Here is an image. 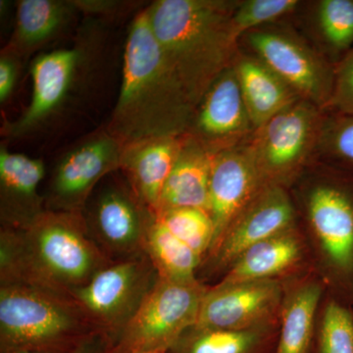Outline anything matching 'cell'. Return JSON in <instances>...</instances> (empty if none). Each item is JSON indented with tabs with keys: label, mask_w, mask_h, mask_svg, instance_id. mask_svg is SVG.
I'll use <instances>...</instances> for the list:
<instances>
[{
	"label": "cell",
	"mask_w": 353,
	"mask_h": 353,
	"mask_svg": "<svg viewBox=\"0 0 353 353\" xmlns=\"http://www.w3.org/2000/svg\"><path fill=\"white\" fill-rule=\"evenodd\" d=\"M196 108L162 54L146 9L139 11L125 44L120 94L106 130L123 145L189 134Z\"/></svg>",
	"instance_id": "obj_1"
},
{
	"label": "cell",
	"mask_w": 353,
	"mask_h": 353,
	"mask_svg": "<svg viewBox=\"0 0 353 353\" xmlns=\"http://www.w3.org/2000/svg\"><path fill=\"white\" fill-rule=\"evenodd\" d=\"M111 263L88 234L82 212L46 210L23 231L0 228V285L70 294Z\"/></svg>",
	"instance_id": "obj_2"
},
{
	"label": "cell",
	"mask_w": 353,
	"mask_h": 353,
	"mask_svg": "<svg viewBox=\"0 0 353 353\" xmlns=\"http://www.w3.org/2000/svg\"><path fill=\"white\" fill-rule=\"evenodd\" d=\"M239 3L157 0L145 7L162 54L196 109L216 79L233 66L238 39L232 18Z\"/></svg>",
	"instance_id": "obj_3"
},
{
	"label": "cell",
	"mask_w": 353,
	"mask_h": 353,
	"mask_svg": "<svg viewBox=\"0 0 353 353\" xmlns=\"http://www.w3.org/2000/svg\"><path fill=\"white\" fill-rule=\"evenodd\" d=\"M101 334L70 294L36 285H0V353L70 352Z\"/></svg>",
	"instance_id": "obj_4"
},
{
	"label": "cell",
	"mask_w": 353,
	"mask_h": 353,
	"mask_svg": "<svg viewBox=\"0 0 353 353\" xmlns=\"http://www.w3.org/2000/svg\"><path fill=\"white\" fill-rule=\"evenodd\" d=\"M208 288L199 281L158 279L141 307L111 343L108 353L167 350L196 326Z\"/></svg>",
	"instance_id": "obj_5"
},
{
	"label": "cell",
	"mask_w": 353,
	"mask_h": 353,
	"mask_svg": "<svg viewBox=\"0 0 353 353\" xmlns=\"http://www.w3.org/2000/svg\"><path fill=\"white\" fill-rule=\"evenodd\" d=\"M113 175L99 183L82 214L95 245L109 261L119 262L145 254L153 211L137 196L124 176Z\"/></svg>",
	"instance_id": "obj_6"
},
{
	"label": "cell",
	"mask_w": 353,
	"mask_h": 353,
	"mask_svg": "<svg viewBox=\"0 0 353 353\" xmlns=\"http://www.w3.org/2000/svg\"><path fill=\"white\" fill-rule=\"evenodd\" d=\"M158 275L148 255L112 262L70 296L112 341L134 317L157 284Z\"/></svg>",
	"instance_id": "obj_7"
},
{
	"label": "cell",
	"mask_w": 353,
	"mask_h": 353,
	"mask_svg": "<svg viewBox=\"0 0 353 353\" xmlns=\"http://www.w3.org/2000/svg\"><path fill=\"white\" fill-rule=\"evenodd\" d=\"M123 150L105 127L70 148L48 176L43 192L46 210L82 212L99 183L120 170Z\"/></svg>",
	"instance_id": "obj_8"
},
{
	"label": "cell",
	"mask_w": 353,
	"mask_h": 353,
	"mask_svg": "<svg viewBox=\"0 0 353 353\" xmlns=\"http://www.w3.org/2000/svg\"><path fill=\"white\" fill-rule=\"evenodd\" d=\"M85 41L41 53L31 65L32 99L13 122L2 128L6 138H25L48 124L66 103L87 59Z\"/></svg>",
	"instance_id": "obj_9"
},
{
	"label": "cell",
	"mask_w": 353,
	"mask_h": 353,
	"mask_svg": "<svg viewBox=\"0 0 353 353\" xmlns=\"http://www.w3.org/2000/svg\"><path fill=\"white\" fill-rule=\"evenodd\" d=\"M259 59L277 74L301 97L310 103L329 105L334 72L294 37L278 32L246 34Z\"/></svg>",
	"instance_id": "obj_10"
},
{
	"label": "cell",
	"mask_w": 353,
	"mask_h": 353,
	"mask_svg": "<svg viewBox=\"0 0 353 353\" xmlns=\"http://www.w3.org/2000/svg\"><path fill=\"white\" fill-rule=\"evenodd\" d=\"M280 301V285L272 280L218 284L208 288L196 326L227 331L266 328Z\"/></svg>",
	"instance_id": "obj_11"
},
{
	"label": "cell",
	"mask_w": 353,
	"mask_h": 353,
	"mask_svg": "<svg viewBox=\"0 0 353 353\" xmlns=\"http://www.w3.org/2000/svg\"><path fill=\"white\" fill-rule=\"evenodd\" d=\"M260 176L252 148H228L213 157L208 213L214 225V241L206 259L215 252L228 230L250 205Z\"/></svg>",
	"instance_id": "obj_12"
},
{
	"label": "cell",
	"mask_w": 353,
	"mask_h": 353,
	"mask_svg": "<svg viewBox=\"0 0 353 353\" xmlns=\"http://www.w3.org/2000/svg\"><path fill=\"white\" fill-rule=\"evenodd\" d=\"M252 128L233 64L202 97L188 134L216 154L234 148V143Z\"/></svg>",
	"instance_id": "obj_13"
},
{
	"label": "cell",
	"mask_w": 353,
	"mask_h": 353,
	"mask_svg": "<svg viewBox=\"0 0 353 353\" xmlns=\"http://www.w3.org/2000/svg\"><path fill=\"white\" fill-rule=\"evenodd\" d=\"M332 183L316 188L309 217L336 275L353 289V187Z\"/></svg>",
	"instance_id": "obj_14"
},
{
	"label": "cell",
	"mask_w": 353,
	"mask_h": 353,
	"mask_svg": "<svg viewBox=\"0 0 353 353\" xmlns=\"http://www.w3.org/2000/svg\"><path fill=\"white\" fill-rule=\"evenodd\" d=\"M316 124L315 108L299 101L259 129L252 150L261 175L285 173L301 163L310 150Z\"/></svg>",
	"instance_id": "obj_15"
},
{
	"label": "cell",
	"mask_w": 353,
	"mask_h": 353,
	"mask_svg": "<svg viewBox=\"0 0 353 353\" xmlns=\"http://www.w3.org/2000/svg\"><path fill=\"white\" fill-rule=\"evenodd\" d=\"M289 197L278 188L264 192L241 213L208 257L214 270L229 269L248 248L289 231L294 220Z\"/></svg>",
	"instance_id": "obj_16"
},
{
	"label": "cell",
	"mask_w": 353,
	"mask_h": 353,
	"mask_svg": "<svg viewBox=\"0 0 353 353\" xmlns=\"http://www.w3.org/2000/svg\"><path fill=\"white\" fill-rule=\"evenodd\" d=\"M46 176L44 162L0 150V228L23 231L46 211L41 190Z\"/></svg>",
	"instance_id": "obj_17"
},
{
	"label": "cell",
	"mask_w": 353,
	"mask_h": 353,
	"mask_svg": "<svg viewBox=\"0 0 353 353\" xmlns=\"http://www.w3.org/2000/svg\"><path fill=\"white\" fill-rule=\"evenodd\" d=\"M183 137L146 139L124 145L119 171L137 196L152 211L176 163Z\"/></svg>",
	"instance_id": "obj_18"
},
{
	"label": "cell",
	"mask_w": 353,
	"mask_h": 353,
	"mask_svg": "<svg viewBox=\"0 0 353 353\" xmlns=\"http://www.w3.org/2000/svg\"><path fill=\"white\" fill-rule=\"evenodd\" d=\"M214 155L190 134H185L176 163L153 212L176 208L208 211L209 183Z\"/></svg>",
	"instance_id": "obj_19"
},
{
	"label": "cell",
	"mask_w": 353,
	"mask_h": 353,
	"mask_svg": "<svg viewBox=\"0 0 353 353\" xmlns=\"http://www.w3.org/2000/svg\"><path fill=\"white\" fill-rule=\"evenodd\" d=\"M78 13L73 0H21L4 50L22 59L62 34Z\"/></svg>",
	"instance_id": "obj_20"
},
{
	"label": "cell",
	"mask_w": 353,
	"mask_h": 353,
	"mask_svg": "<svg viewBox=\"0 0 353 353\" xmlns=\"http://www.w3.org/2000/svg\"><path fill=\"white\" fill-rule=\"evenodd\" d=\"M234 68L255 129H261L301 97L259 58L236 57Z\"/></svg>",
	"instance_id": "obj_21"
},
{
	"label": "cell",
	"mask_w": 353,
	"mask_h": 353,
	"mask_svg": "<svg viewBox=\"0 0 353 353\" xmlns=\"http://www.w3.org/2000/svg\"><path fill=\"white\" fill-rule=\"evenodd\" d=\"M301 256V245L289 232L248 248L229 268L221 285L270 280L292 266Z\"/></svg>",
	"instance_id": "obj_22"
},
{
	"label": "cell",
	"mask_w": 353,
	"mask_h": 353,
	"mask_svg": "<svg viewBox=\"0 0 353 353\" xmlns=\"http://www.w3.org/2000/svg\"><path fill=\"white\" fill-rule=\"evenodd\" d=\"M266 329L227 331L194 326L167 353H275L277 339Z\"/></svg>",
	"instance_id": "obj_23"
},
{
	"label": "cell",
	"mask_w": 353,
	"mask_h": 353,
	"mask_svg": "<svg viewBox=\"0 0 353 353\" xmlns=\"http://www.w3.org/2000/svg\"><path fill=\"white\" fill-rule=\"evenodd\" d=\"M145 253L154 265L159 278L170 281L196 280L202 259L179 240L153 212L145 241Z\"/></svg>",
	"instance_id": "obj_24"
},
{
	"label": "cell",
	"mask_w": 353,
	"mask_h": 353,
	"mask_svg": "<svg viewBox=\"0 0 353 353\" xmlns=\"http://www.w3.org/2000/svg\"><path fill=\"white\" fill-rule=\"evenodd\" d=\"M322 294L319 285L309 284L296 290L283 312L282 328L275 353H310L314 319Z\"/></svg>",
	"instance_id": "obj_25"
},
{
	"label": "cell",
	"mask_w": 353,
	"mask_h": 353,
	"mask_svg": "<svg viewBox=\"0 0 353 353\" xmlns=\"http://www.w3.org/2000/svg\"><path fill=\"white\" fill-rule=\"evenodd\" d=\"M165 227L203 261L214 241V225L208 211L199 208H176L154 213Z\"/></svg>",
	"instance_id": "obj_26"
},
{
	"label": "cell",
	"mask_w": 353,
	"mask_h": 353,
	"mask_svg": "<svg viewBox=\"0 0 353 353\" xmlns=\"http://www.w3.org/2000/svg\"><path fill=\"white\" fill-rule=\"evenodd\" d=\"M317 353H353V310L331 299L323 313Z\"/></svg>",
	"instance_id": "obj_27"
},
{
	"label": "cell",
	"mask_w": 353,
	"mask_h": 353,
	"mask_svg": "<svg viewBox=\"0 0 353 353\" xmlns=\"http://www.w3.org/2000/svg\"><path fill=\"white\" fill-rule=\"evenodd\" d=\"M318 20L323 36L334 50H352L353 0H323Z\"/></svg>",
	"instance_id": "obj_28"
},
{
	"label": "cell",
	"mask_w": 353,
	"mask_h": 353,
	"mask_svg": "<svg viewBox=\"0 0 353 353\" xmlns=\"http://www.w3.org/2000/svg\"><path fill=\"white\" fill-rule=\"evenodd\" d=\"M296 0H248L240 2L233 14L232 24L236 38L254 31L259 26L272 22L294 11Z\"/></svg>",
	"instance_id": "obj_29"
},
{
	"label": "cell",
	"mask_w": 353,
	"mask_h": 353,
	"mask_svg": "<svg viewBox=\"0 0 353 353\" xmlns=\"http://www.w3.org/2000/svg\"><path fill=\"white\" fill-rule=\"evenodd\" d=\"M325 150L353 173V116L339 114L323 132Z\"/></svg>",
	"instance_id": "obj_30"
},
{
	"label": "cell",
	"mask_w": 353,
	"mask_h": 353,
	"mask_svg": "<svg viewBox=\"0 0 353 353\" xmlns=\"http://www.w3.org/2000/svg\"><path fill=\"white\" fill-rule=\"evenodd\" d=\"M339 114L353 116V48L334 71L333 92L329 102Z\"/></svg>",
	"instance_id": "obj_31"
},
{
	"label": "cell",
	"mask_w": 353,
	"mask_h": 353,
	"mask_svg": "<svg viewBox=\"0 0 353 353\" xmlns=\"http://www.w3.org/2000/svg\"><path fill=\"white\" fill-rule=\"evenodd\" d=\"M21 58L2 50L0 55V102L4 103L12 94L19 74Z\"/></svg>",
	"instance_id": "obj_32"
},
{
	"label": "cell",
	"mask_w": 353,
	"mask_h": 353,
	"mask_svg": "<svg viewBox=\"0 0 353 353\" xmlns=\"http://www.w3.org/2000/svg\"><path fill=\"white\" fill-rule=\"evenodd\" d=\"M78 12L92 14V15H115L128 11L132 2L102 1V0H73Z\"/></svg>",
	"instance_id": "obj_33"
},
{
	"label": "cell",
	"mask_w": 353,
	"mask_h": 353,
	"mask_svg": "<svg viewBox=\"0 0 353 353\" xmlns=\"http://www.w3.org/2000/svg\"><path fill=\"white\" fill-rule=\"evenodd\" d=\"M111 347V340L108 334H101L92 340L88 341L82 347L77 348L73 352L63 353H108ZM8 353H57V352H14Z\"/></svg>",
	"instance_id": "obj_34"
},
{
	"label": "cell",
	"mask_w": 353,
	"mask_h": 353,
	"mask_svg": "<svg viewBox=\"0 0 353 353\" xmlns=\"http://www.w3.org/2000/svg\"><path fill=\"white\" fill-rule=\"evenodd\" d=\"M137 353H167L165 350H150V352H141Z\"/></svg>",
	"instance_id": "obj_35"
}]
</instances>
